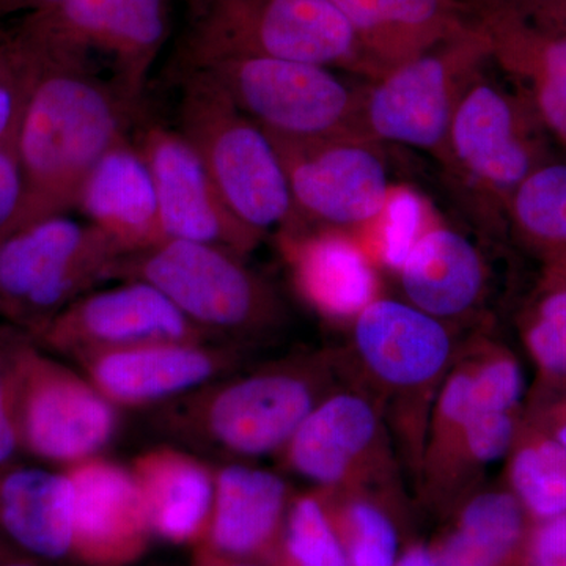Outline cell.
<instances>
[{
	"label": "cell",
	"instance_id": "obj_1",
	"mask_svg": "<svg viewBox=\"0 0 566 566\" xmlns=\"http://www.w3.org/2000/svg\"><path fill=\"white\" fill-rule=\"evenodd\" d=\"M25 46L35 70L14 137L25 181L21 227L74 210L82 182L129 137L139 112L92 62Z\"/></svg>",
	"mask_w": 566,
	"mask_h": 566
},
{
	"label": "cell",
	"instance_id": "obj_2",
	"mask_svg": "<svg viewBox=\"0 0 566 566\" xmlns=\"http://www.w3.org/2000/svg\"><path fill=\"white\" fill-rule=\"evenodd\" d=\"M348 382L340 349L292 354L159 406L151 422L158 433L197 455L277 458L316 406Z\"/></svg>",
	"mask_w": 566,
	"mask_h": 566
},
{
	"label": "cell",
	"instance_id": "obj_3",
	"mask_svg": "<svg viewBox=\"0 0 566 566\" xmlns=\"http://www.w3.org/2000/svg\"><path fill=\"white\" fill-rule=\"evenodd\" d=\"M349 324V344L340 349L346 371L381 406L417 488L431 408L461 342L452 324L389 297L379 296Z\"/></svg>",
	"mask_w": 566,
	"mask_h": 566
},
{
	"label": "cell",
	"instance_id": "obj_4",
	"mask_svg": "<svg viewBox=\"0 0 566 566\" xmlns=\"http://www.w3.org/2000/svg\"><path fill=\"white\" fill-rule=\"evenodd\" d=\"M186 11L180 66L248 55L381 77L331 0H186Z\"/></svg>",
	"mask_w": 566,
	"mask_h": 566
},
{
	"label": "cell",
	"instance_id": "obj_5",
	"mask_svg": "<svg viewBox=\"0 0 566 566\" xmlns=\"http://www.w3.org/2000/svg\"><path fill=\"white\" fill-rule=\"evenodd\" d=\"M180 70L178 132L202 159L230 211L264 237L271 230L281 234L307 229L270 134L210 74Z\"/></svg>",
	"mask_w": 566,
	"mask_h": 566
},
{
	"label": "cell",
	"instance_id": "obj_6",
	"mask_svg": "<svg viewBox=\"0 0 566 566\" xmlns=\"http://www.w3.org/2000/svg\"><path fill=\"white\" fill-rule=\"evenodd\" d=\"M545 133L520 88L509 91L483 73L464 93L438 159L476 222L488 229L506 226L513 193L549 161Z\"/></svg>",
	"mask_w": 566,
	"mask_h": 566
},
{
	"label": "cell",
	"instance_id": "obj_7",
	"mask_svg": "<svg viewBox=\"0 0 566 566\" xmlns=\"http://www.w3.org/2000/svg\"><path fill=\"white\" fill-rule=\"evenodd\" d=\"M115 279L150 283L210 337L244 345L281 329L285 305L244 256L191 241L164 240L129 253Z\"/></svg>",
	"mask_w": 566,
	"mask_h": 566
},
{
	"label": "cell",
	"instance_id": "obj_8",
	"mask_svg": "<svg viewBox=\"0 0 566 566\" xmlns=\"http://www.w3.org/2000/svg\"><path fill=\"white\" fill-rule=\"evenodd\" d=\"M125 255L66 212L25 223L0 240V316L35 338L71 303L114 281Z\"/></svg>",
	"mask_w": 566,
	"mask_h": 566
},
{
	"label": "cell",
	"instance_id": "obj_9",
	"mask_svg": "<svg viewBox=\"0 0 566 566\" xmlns=\"http://www.w3.org/2000/svg\"><path fill=\"white\" fill-rule=\"evenodd\" d=\"M180 69L210 74L270 136L289 140L365 139L360 118L368 81L360 84L314 63L248 55L211 59Z\"/></svg>",
	"mask_w": 566,
	"mask_h": 566
},
{
	"label": "cell",
	"instance_id": "obj_10",
	"mask_svg": "<svg viewBox=\"0 0 566 566\" xmlns=\"http://www.w3.org/2000/svg\"><path fill=\"white\" fill-rule=\"evenodd\" d=\"M488 62L490 46L472 21L464 32L368 81L363 136L422 148L438 158L464 93Z\"/></svg>",
	"mask_w": 566,
	"mask_h": 566
},
{
	"label": "cell",
	"instance_id": "obj_11",
	"mask_svg": "<svg viewBox=\"0 0 566 566\" xmlns=\"http://www.w3.org/2000/svg\"><path fill=\"white\" fill-rule=\"evenodd\" d=\"M277 460L315 490L371 491L403 499V465L385 412L354 382L316 406Z\"/></svg>",
	"mask_w": 566,
	"mask_h": 566
},
{
	"label": "cell",
	"instance_id": "obj_12",
	"mask_svg": "<svg viewBox=\"0 0 566 566\" xmlns=\"http://www.w3.org/2000/svg\"><path fill=\"white\" fill-rule=\"evenodd\" d=\"M170 28V0H62L36 11L24 41L35 50L111 62L122 95L139 107Z\"/></svg>",
	"mask_w": 566,
	"mask_h": 566
},
{
	"label": "cell",
	"instance_id": "obj_13",
	"mask_svg": "<svg viewBox=\"0 0 566 566\" xmlns=\"http://www.w3.org/2000/svg\"><path fill=\"white\" fill-rule=\"evenodd\" d=\"M18 424L22 453L69 469L103 455L117 436L120 409L81 370L32 342L22 360Z\"/></svg>",
	"mask_w": 566,
	"mask_h": 566
},
{
	"label": "cell",
	"instance_id": "obj_14",
	"mask_svg": "<svg viewBox=\"0 0 566 566\" xmlns=\"http://www.w3.org/2000/svg\"><path fill=\"white\" fill-rule=\"evenodd\" d=\"M270 137L289 178L294 207L307 229L345 233L385 216L390 181L378 142Z\"/></svg>",
	"mask_w": 566,
	"mask_h": 566
},
{
	"label": "cell",
	"instance_id": "obj_15",
	"mask_svg": "<svg viewBox=\"0 0 566 566\" xmlns=\"http://www.w3.org/2000/svg\"><path fill=\"white\" fill-rule=\"evenodd\" d=\"M218 342L189 322L158 289L122 281L95 289L71 303L35 338L54 356L84 357L158 342Z\"/></svg>",
	"mask_w": 566,
	"mask_h": 566
},
{
	"label": "cell",
	"instance_id": "obj_16",
	"mask_svg": "<svg viewBox=\"0 0 566 566\" xmlns=\"http://www.w3.org/2000/svg\"><path fill=\"white\" fill-rule=\"evenodd\" d=\"M134 144L150 167L166 240L216 245L244 259L262 244L264 234L230 211L202 159L178 128L145 123Z\"/></svg>",
	"mask_w": 566,
	"mask_h": 566
},
{
	"label": "cell",
	"instance_id": "obj_17",
	"mask_svg": "<svg viewBox=\"0 0 566 566\" xmlns=\"http://www.w3.org/2000/svg\"><path fill=\"white\" fill-rule=\"evenodd\" d=\"M244 345L158 342L92 354L77 367L118 409H156L233 374Z\"/></svg>",
	"mask_w": 566,
	"mask_h": 566
},
{
	"label": "cell",
	"instance_id": "obj_18",
	"mask_svg": "<svg viewBox=\"0 0 566 566\" xmlns=\"http://www.w3.org/2000/svg\"><path fill=\"white\" fill-rule=\"evenodd\" d=\"M73 485L71 564L134 566L150 549V524L129 465L104 455L65 469Z\"/></svg>",
	"mask_w": 566,
	"mask_h": 566
},
{
	"label": "cell",
	"instance_id": "obj_19",
	"mask_svg": "<svg viewBox=\"0 0 566 566\" xmlns=\"http://www.w3.org/2000/svg\"><path fill=\"white\" fill-rule=\"evenodd\" d=\"M490 46L491 62L513 77L546 132L566 148V32L505 0H464Z\"/></svg>",
	"mask_w": 566,
	"mask_h": 566
},
{
	"label": "cell",
	"instance_id": "obj_20",
	"mask_svg": "<svg viewBox=\"0 0 566 566\" xmlns=\"http://www.w3.org/2000/svg\"><path fill=\"white\" fill-rule=\"evenodd\" d=\"M296 491L285 476L252 464L214 465V501L207 542L223 556L270 565Z\"/></svg>",
	"mask_w": 566,
	"mask_h": 566
},
{
	"label": "cell",
	"instance_id": "obj_21",
	"mask_svg": "<svg viewBox=\"0 0 566 566\" xmlns=\"http://www.w3.org/2000/svg\"><path fill=\"white\" fill-rule=\"evenodd\" d=\"M153 538L189 549L207 542L214 465L177 444L151 447L132 464Z\"/></svg>",
	"mask_w": 566,
	"mask_h": 566
},
{
	"label": "cell",
	"instance_id": "obj_22",
	"mask_svg": "<svg viewBox=\"0 0 566 566\" xmlns=\"http://www.w3.org/2000/svg\"><path fill=\"white\" fill-rule=\"evenodd\" d=\"M279 238L296 292L315 314L352 323L378 300L370 256L344 232L305 229Z\"/></svg>",
	"mask_w": 566,
	"mask_h": 566
},
{
	"label": "cell",
	"instance_id": "obj_23",
	"mask_svg": "<svg viewBox=\"0 0 566 566\" xmlns=\"http://www.w3.org/2000/svg\"><path fill=\"white\" fill-rule=\"evenodd\" d=\"M74 208L126 255L166 240L150 167L132 137L104 153L82 182Z\"/></svg>",
	"mask_w": 566,
	"mask_h": 566
},
{
	"label": "cell",
	"instance_id": "obj_24",
	"mask_svg": "<svg viewBox=\"0 0 566 566\" xmlns=\"http://www.w3.org/2000/svg\"><path fill=\"white\" fill-rule=\"evenodd\" d=\"M406 301L452 324L479 312L488 290L482 252L447 227L423 230L398 268Z\"/></svg>",
	"mask_w": 566,
	"mask_h": 566
},
{
	"label": "cell",
	"instance_id": "obj_25",
	"mask_svg": "<svg viewBox=\"0 0 566 566\" xmlns=\"http://www.w3.org/2000/svg\"><path fill=\"white\" fill-rule=\"evenodd\" d=\"M73 485L65 469L13 463L0 469V534L22 556L71 562Z\"/></svg>",
	"mask_w": 566,
	"mask_h": 566
},
{
	"label": "cell",
	"instance_id": "obj_26",
	"mask_svg": "<svg viewBox=\"0 0 566 566\" xmlns=\"http://www.w3.org/2000/svg\"><path fill=\"white\" fill-rule=\"evenodd\" d=\"M379 74L471 28L464 0H331Z\"/></svg>",
	"mask_w": 566,
	"mask_h": 566
},
{
	"label": "cell",
	"instance_id": "obj_27",
	"mask_svg": "<svg viewBox=\"0 0 566 566\" xmlns=\"http://www.w3.org/2000/svg\"><path fill=\"white\" fill-rule=\"evenodd\" d=\"M428 543L438 566H516L531 517L505 485L475 488Z\"/></svg>",
	"mask_w": 566,
	"mask_h": 566
},
{
	"label": "cell",
	"instance_id": "obj_28",
	"mask_svg": "<svg viewBox=\"0 0 566 566\" xmlns=\"http://www.w3.org/2000/svg\"><path fill=\"white\" fill-rule=\"evenodd\" d=\"M523 412H486L465 424L441 455L423 465L416 488L423 504L446 516L461 499L483 485L488 465L512 449Z\"/></svg>",
	"mask_w": 566,
	"mask_h": 566
},
{
	"label": "cell",
	"instance_id": "obj_29",
	"mask_svg": "<svg viewBox=\"0 0 566 566\" xmlns=\"http://www.w3.org/2000/svg\"><path fill=\"white\" fill-rule=\"evenodd\" d=\"M506 226L543 264V273L566 275V163L536 167L510 200Z\"/></svg>",
	"mask_w": 566,
	"mask_h": 566
},
{
	"label": "cell",
	"instance_id": "obj_30",
	"mask_svg": "<svg viewBox=\"0 0 566 566\" xmlns=\"http://www.w3.org/2000/svg\"><path fill=\"white\" fill-rule=\"evenodd\" d=\"M327 509L349 566H395L403 538V499L371 491H326Z\"/></svg>",
	"mask_w": 566,
	"mask_h": 566
},
{
	"label": "cell",
	"instance_id": "obj_31",
	"mask_svg": "<svg viewBox=\"0 0 566 566\" xmlns=\"http://www.w3.org/2000/svg\"><path fill=\"white\" fill-rule=\"evenodd\" d=\"M505 461L504 485L531 521L566 515V449L524 412Z\"/></svg>",
	"mask_w": 566,
	"mask_h": 566
},
{
	"label": "cell",
	"instance_id": "obj_32",
	"mask_svg": "<svg viewBox=\"0 0 566 566\" xmlns=\"http://www.w3.org/2000/svg\"><path fill=\"white\" fill-rule=\"evenodd\" d=\"M536 378L566 382V275L543 273L517 318Z\"/></svg>",
	"mask_w": 566,
	"mask_h": 566
},
{
	"label": "cell",
	"instance_id": "obj_33",
	"mask_svg": "<svg viewBox=\"0 0 566 566\" xmlns=\"http://www.w3.org/2000/svg\"><path fill=\"white\" fill-rule=\"evenodd\" d=\"M268 566H349L322 491L294 494Z\"/></svg>",
	"mask_w": 566,
	"mask_h": 566
},
{
	"label": "cell",
	"instance_id": "obj_34",
	"mask_svg": "<svg viewBox=\"0 0 566 566\" xmlns=\"http://www.w3.org/2000/svg\"><path fill=\"white\" fill-rule=\"evenodd\" d=\"M31 335L13 326L0 327V469L17 463L21 455L18 398L22 360Z\"/></svg>",
	"mask_w": 566,
	"mask_h": 566
},
{
	"label": "cell",
	"instance_id": "obj_35",
	"mask_svg": "<svg viewBox=\"0 0 566 566\" xmlns=\"http://www.w3.org/2000/svg\"><path fill=\"white\" fill-rule=\"evenodd\" d=\"M33 70V55L24 43L13 50L0 51V147L17 137Z\"/></svg>",
	"mask_w": 566,
	"mask_h": 566
},
{
	"label": "cell",
	"instance_id": "obj_36",
	"mask_svg": "<svg viewBox=\"0 0 566 566\" xmlns=\"http://www.w3.org/2000/svg\"><path fill=\"white\" fill-rule=\"evenodd\" d=\"M524 417L566 449V382L536 378L524 401Z\"/></svg>",
	"mask_w": 566,
	"mask_h": 566
},
{
	"label": "cell",
	"instance_id": "obj_37",
	"mask_svg": "<svg viewBox=\"0 0 566 566\" xmlns=\"http://www.w3.org/2000/svg\"><path fill=\"white\" fill-rule=\"evenodd\" d=\"M516 566H566V515L532 521Z\"/></svg>",
	"mask_w": 566,
	"mask_h": 566
},
{
	"label": "cell",
	"instance_id": "obj_38",
	"mask_svg": "<svg viewBox=\"0 0 566 566\" xmlns=\"http://www.w3.org/2000/svg\"><path fill=\"white\" fill-rule=\"evenodd\" d=\"M25 181L14 142L0 147V240L20 229Z\"/></svg>",
	"mask_w": 566,
	"mask_h": 566
},
{
	"label": "cell",
	"instance_id": "obj_39",
	"mask_svg": "<svg viewBox=\"0 0 566 566\" xmlns=\"http://www.w3.org/2000/svg\"><path fill=\"white\" fill-rule=\"evenodd\" d=\"M528 17L556 25L566 32V0H505Z\"/></svg>",
	"mask_w": 566,
	"mask_h": 566
},
{
	"label": "cell",
	"instance_id": "obj_40",
	"mask_svg": "<svg viewBox=\"0 0 566 566\" xmlns=\"http://www.w3.org/2000/svg\"><path fill=\"white\" fill-rule=\"evenodd\" d=\"M395 566H438L431 547L420 539H406Z\"/></svg>",
	"mask_w": 566,
	"mask_h": 566
},
{
	"label": "cell",
	"instance_id": "obj_41",
	"mask_svg": "<svg viewBox=\"0 0 566 566\" xmlns=\"http://www.w3.org/2000/svg\"><path fill=\"white\" fill-rule=\"evenodd\" d=\"M191 566H263L255 562L241 560L216 553L210 546L200 545L191 551Z\"/></svg>",
	"mask_w": 566,
	"mask_h": 566
},
{
	"label": "cell",
	"instance_id": "obj_42",
	"mask_svg": "<svg viewBox=\"0 0 566 566\" xmlns=\"http://www.w3.org/2000/svg\"><path fill=\"white\" fill-rule=\"evenodd\" d=\"M62 0H0L3 9H33L35 11L46 10L54 7Z\"/></svg>",
	"mask_w": 566,
	"mask_h": 566
},
{
	"label": "cell",
	"instance_id": "obj_43",
	"mask_svg": "<svg viewBox=\"0 0 566 566\" xmlns=\"http://www.w3.org/2000/svg\"><path fill=\"white\" fill-rule=\"evenodd\" d=\"M0 566H46V564L35 560V558L13 556L9 553L7 556L0 557Z\"/></svg>",
	"mask_w": 566,
	"mask_h": 566
},
{
	"label": "cell",
	"instance_id": "obj_44",
	"mask_svg": "<svg viewBox=\"0 0 566 566\" xmlns=\"http://www.w3.org/2000/svg\"><path fill=\"white\" fill-rule=\"evenodd\" d=\"M9 554V551L6 549L2 545H0V557L7 556Z\"/></svg>",
	"mask_w": 566,
	"mask_h": 566
}]
</instances>
